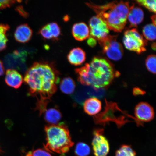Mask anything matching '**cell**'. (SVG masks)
<instances>
[{
	"mask_svg": "<svg viewBox=\"0 0 156 156\" xmlns=\"http://www.w3.org/2000/svg\"><path fill=\"white\" fill-rule=\"evenodd\" d=\"M59 73L52 63L35 62L27 70L24 82L29 87V94L40 99H49L57 91Z\"/></svg>",
	"mask_w": 156,
	"mask_h": 156,
	"instance_id": "1",
	"label": "cell"
},
{
	"mask_svg": "<svg viewBox=\"0 0 156 156\" xmlns=\"http://www.w3.org/2000/svg\"><path fill=\"white\" fill-rule=\"evenodd\" d=\"M75 72L82 84L96 89L108 87L119 75L110 62L99 57L94 58L90 63L76 69Z\"/></svg>",
	"mask_w": 156,
	"mask_h": 156,
	"instance_id": "2",
	"label": "cell"
},
{
	"mask_svg": "<svg viewBox=\"0 0 156 156\" xmlns=\"http://www.w3.org/2000/svg\"><path fill=\"white\" fill-rule=\"evenodd\" d=\"M87 5L106 22L109 29L117 32L123 30L130 7L128 2L114 1L102 5Z\"/></svg>",
	"mask_w": 156,
	"mask_h": 156,
	"instance_id": "3",
	"label": "cell"
},
{
	"mask_svg": "<svg viewBox=\"0 0 156 156\" xmlns=\"http://www.w3.org/2000/svg\"><path fill=\"white\" fill-rule=\"evenodd\" d=\"M46 134L45 147L59 154L67 153L73 146L69 129L65 124H50L44 128Z\"/></svg>",
	"mask_w": 156,
	"mask_h": 156,
	"instance_id": "4",
	"label": "cell"
},
{
	"mask_svg": "<svg viewBox=\"0 0 156 156\" xmlns=\"http://www.w3.org/2000/svg\"><path fill=\"white\" fill-rule=\"evenodd\" d=\"M123 42L128 50L140 54L146 51L147 42L136 28L127 30L124 34Z\"/></svg>",
	"mask_w": 156,
	"mask_h": 156,
	"instance_id": "5",
	"label": "cell"
},
{
	"mask_svg": "<svg viewBox=\"0 0 156 156\" xmlns=\"http://www.w3.org/2000/svg\"><path fill=\"white\" fill-rule=\"evenodd\" d=\"M117 36L108 35L99 44L103 48V52L110 59L118 61L123 55V48L122 44L117 41Z\"/></svg>",
	"mask_w": 156,
	"mask_h": 156,
	"instance_id": "6",
	"label": "cell"
},
{
	"mask_svg": "<svg viewBox=\"0 0 156 156\" xmlns=\"http://www.w3.org/2000/svg\"><path fill=\"white\" fill-rule=\"evenodd\" d=\"M90 36L102 42L108 36L109 29L106 22L98 15L91 17L89 21Z\"/></svg>",
	"mask_w": 156,
	"mask_h": 156,
	"instance_id": "7",
	"label": "cell"
},
{
	"mask_svg": "<svg viewBox=\"0 0 156 156\" xmlns=\"http://www.w3.org/2000/svg\"><path fill=\"white\" fill-rule=\"evenodd\" d=\"M103 133L102 129H96L93 132L92 146L95 156H106L110 151V144Z\"/></svg>",
	"mask_w": 156,
	"mask_h": 156,
	"instance_id": "8",
	"label": "cell"
},
{
	"mask_svg": "<svg viewBox=\"0 0 156 156\" xmlns=\"http://www.w3.org/2000/svg\"><path fill=\"white\" fill-rule=\"evenodd\" d=\"M134 114L140 121L149 122L154 118V112L153 107L149 103L141 102L136 105Z\"/></svg>",
	"mask_w": 156,
	"mask_h": 156,
	"instance_id": "9",
	"label": "cell"
},
{
	"mask_svg": "<svg viewBox=\"0 0 156 156\" xmlns=\"http://www.w3.org/2000/svg\"><path fill=\"white\" fill-rule=\"evenodd\" d=\"M26 52L20 50H15L12 53L5 56L4 59L5 65L9 69H13L20 66L26 61Z\"/></svg>",
	"mask_w": 156,
	"mask_h": 156,
	"instance_id": "10",
	"label": "cell"
},
{
	"mask_svg": "<svg viewBox=\"0 0 156 156\" xmlns=\"http://www.w3.org/2000/svg\"><path fill=\"white\" fill-rule=\"evenodd\" d=\"M33 33L32 29L28 24H21L16 29L14 33L15 38L17 42L25 43L31 40Z\"/></svg>",
	"mask_w": 156,
	"mask_h": 156,
	"instance_id": "11",
	"label": "cell"
},
{
	"mask_svg": "<svg viewBox=\"0 0 156 156\" xmlns=\"http://www.w3.org/2000/svg\"><path fill=\"white\" fill-rule=\"evenodd\" d=\"M23 77L21 74L15 69H8L6 72L5 81L9 87L18 89L23 82Z\"/></svg>",
	"mask_w": 156,
	"mask_h": 156,
	"instance_id": "12",
	"label": "cell"
},
{
	"mask_svg": "<svg viewBox=\"0 0 156 156\" xmlns=\"http://www.w3.org/2000/svg\"><path fill=\"white\" fill-rule=\"evenodd\" d=\"M72 34L75 40L81 41L89 38L90 29L84 23H75L72 28Z\"/></svg>",
	"mask_w": 156,
	"mask_h": 156,
	"instance_id": "13",
	"label": "cell"
},
{
	"mask_svg": "<svg viewBox=\"0 0 156 156\" xmlns=\"http://www.w3.org/2000/svg\"><path fill=\"white\" fill-rule=\"evenodd\" d=\"M144 18V12L141 8L135 7L134 4L130 7L127 17L130 28L137 27L143 21Z\"/></svg>",
	"mask_w": 156,
	"mask_h": 156,
	"instance_id": "14",
	"label": "cell"
},
{
	"mask_svg": "<svg viewBox=\"0 0 156 156\" xmlns=\"http://www.w3.org/2000/svg\"><path fill=\"white\" fill-rule=\"evenodd\" d=\"M101 101L96 97L87 99L83 103L84 112L89 115L93 116L98 113L102 109Z\"/></svg>",
	"mask_w": 156,
	"mask_h": 156,
	"instance_id": "15",
	"label": "cell"
},
{
	"mask_svg": "<svg viewBox=\"0 0 156 156\" xmlns=\"http://www.w3.org/2000/svg\"><path fill=\"white\" fill-rule=\"evenodd\" d=\"M69 63L75 66L81 65L86 59V54L82 49L80 48H73L70 51L67 55Z\"/></svg>",
	"mask_w": 156,
	"mask_h": 156,
	"instance_id": "16",
	"label": "cell"
},
{
	"mask_svg": "<svg viewBox=\"0 0 156 156\" xmlns=\"http://www.w3.org/2000/svg\"><path fill=\"white\" fill-rule=\"evenodd\" d=\"M44 113L45 120L50 124H57L62 118L61 112L55 108L46 110Z\"/></svg>",
	"mask_w": 156,
	"mask_h": 156,
	"instance_id": "17",
	"label": "cell"
},
{
	"mask_svg": "<svg viewBox=\"0 0 156 156\" xmlns=\"http://www.w3.org/2000/svg\"><path fill=\"white\" fill-rule=\"evenodd\" d=\"M60 88L62 92L67 94H72L75 90V82L71 77L64 78L60 82Z\"/></svg>",
	"mask_w": 156,
	"mask_h": 156,
	"instance_id": "18",
	"label": "cell"
},
{
	"mask_svg": "<svg viewBox=\"0 0 156 156\" xmlns=\"http://www.w3.org/2000/svg\"><path fill=\"white\" fill-rule=\"evenodd\" d=\"M10 29L8 25L0 24V51L5 49L8 39L7 33Z\"/></svg>",
	"mask_w": 156,
	"mask_h": 156,
	"instance_id": "19",
	"label": "cell"
},
{
	"mask_svg": "<svg viewBox=\"0 0 156 156\" xmlns=\"http://www.w3.org/2000/svg\"><path fill=\"white\" fill-rule=\"evenodd\" d=\"M143 34L147 40L154 41L156 39V27L153 24L146 25L143 28Z\"/></svg>",
	"mask_w": 156,
	"mask_h": 156,
	"instance_id": "20",
	"label": "cell"
},
{
	"mask_svg": "<svg viewBox=\"0 0 156 156\" xmlns=\"http://www.w3.org/2000/svg\"><path fill=\"white\" fill-rule=\"evenodd\" d=\"M90 153L89 146L83 142H79L76 146L75 153L77 156H88Z\"/></svg>",
	"mask_w": 156,
	"mask_h": 156,
	"instance_id": "21",
	"label": "cell"
},
{
	"mask_svg": "<svg viewBox=\"0 0 156 156\" xmlns=\"http://www.w3.org/2000/svg\"><path fill=\"white\" fill-rule=\"evenodd\" d=\"M115 156H136V153L131 146L123 145L117 150Z\"/></svg>",
	"mask_w": 156,
	"mask_h": 156,
	"instance_id": "22",
	"label": "cell"
},
{
	"mask_svg": "<svg viewBox=\"0 0 156 156\" xmlns=\"http://www.w3.org/2000/svg\"><path fill=\"white\" fill-rule=\"evenodd\" d=\"M47 25L53 37V40H58L61 35V28L59 25L55 22L50 23Z\"/></svg>",
	"mask_w": 156,
	"mask_h": 156,
	"instance_id": "23",
	"label": "cell"
},
{
	"mask_svg": "<svg viewBox=\"0 0 156 156\" xmlns=\"http://www.w3.org/2000/svg\"><path fill=\"white\" fill-rule=\"evenodd\" d=\"M156 56L154 55L148 56L146 60V65L151 73H156Z\"/></svg>",
	"mask_w": 156,
	"mask_h": 156,
	"instance_id": "24",
	"label": "cell"
},
{
	"mask_svg": "<svg viewBox=\"0 0 156 156\" xmlns=\"http://www.w3.org/2000/svg\"><path fill=\"white\" fill-rule=\"evenodd\" d=\"M137 3L140 5L143 6L149 11L154 13H156V1L151 0V1H146V0H141L136 1Z\"/></svg>",
	"mask_w": 156,
	"mask_h": 156,
	"instance_id": "25",
	"label": "cell"
},
{
	"mask_svg": "<svg viewBox=\"0 0 156 156\" xmlns=\"http://www.w3.org/2000/svg\"><path fill=\"white\" fill-rule=\"evenodd\" d=\"M39 33L44 39L53 40V37L47 24L42 27L39 30Z\"/></svg>",
	"mask_w": 156,
	"mask_h": 156,
	"instance_id": "26",
	"label": "cell"
},
{
	"mask_svg": "<svg viewBox=\"0 0 156 156\" xmlns=\"http://www.w3.org/2000/svg\"><path fill=\"white\" fill-rule=\"evenodd\" d=\"M20 1H0V9H2L9 7L11 6L14 5L16 2H18Z\"/></svg>",
	"mask_w": 156,
	"mask_h": 156,
	"instance_id": "27",
	"label": "cell"
},
{
	"mask_svg": "<svg viewBox=\"0 0 156 156\" xmlns=\"http://www.w3.org/2000/svg\"><path fill=\"white\" fill-rule=\"evenodd\" d=\"M32 156H52L48 152L42 149H38L32 151Z\"/></svg>",
	"mask_w": 156,
	"mask_h": 156,
	"instance_id": "28",
	"label": "cell"
},
{
	"mask_svg": "<svg viewBox=\"0 0 156 156\" xmlns=\"http://www.w3.org/2000/svg\"><path fill=\"white\" fill-rule=\"evenodd\" d=\"M87 43L90 46L94 47L97 44V40L93 37L90 36L88 38Z\"/></svg>",
	"mask_w": 156,
	"mask_h": 156,
	"instance_id": "29",
	"label": "cell"
},
{
	"mask_svg": "<svg viewBox=\"0 0 156 156\" xmlns=\"http://www.w3.org/2000/svg\"><path fill=\"white\" fill-rule=\"evenodd\" d=\"M133 94L135 95L143 94H144V91L139 88H135L133 89Z\"/></svg>",
	"mask_w": 156,
	"mask_h": 156,
	"instance_id": "30",
	"label": "cell"
},
{
	"mask_svg": "<svg viewBox=\"0 0 156 156\" xmlns=\"http://www.w3.org/2000/svg\"><path fill=\"white\" fill-rule=\"evenodd\" d=\"M5 73L4 66L3 62L0 60V76L4 75Z\"/></svg>",
	"mask_w": 156,
	"mask_h": 156,
	"instance_id": "31",
	"label": "cell"
},
{
	"mask_svg": "<svg viewBox=\"0 0 156 156\" xmlns=\"http://www.w3.org/2000/svg\"><path fill=\"white\" fill-rule=\"evenodd\" d=\"M151 19L153 22V24L156 26V16L154 15L151 17Z\"/></svg>",
	"mask_w": 156,
	"mask_h": 156,
	"instance_id": "32",
	"label": "cell"
},
{
	"mask_svg": "<svg viewBox=\"0 0 156 156\" xmlns=\"http://www.w3.org/2000/svg\"><path fill=\"white\" fill-rule=\"evenodd\" d=\"M152 48L153 50H155L156 49V44L155 43H154L152 45Z\"/></svg>",
	"mask_w": 156,
	"mask_h": 156,
	"instance_id": "33",
	"label": "cell"
},
{
	"mask_svg": "<svg viewBox=\"0 0 156 156\" xmlns=\"http://www.w3.org/2000/svg\"><path fill=\"white\" fill-rule=\"evenodd\" d=\"M25 156H32V151H29Z\"/></svg>",
	"mask_w": 156,
	"mask_h": 156,
	"instance_id": "34",
	"label": "cell"
},
{
	"mask_svg": "<svg viewBox=\"0 0 156 156\" xmlns=\"http://www.w3.org/2000/svg\"><path fill=\"white\" fill-rule=\"evenodd\" d=\"M2 153H3V151H2V149H1V147H0V154H1Z\"/></svg>",
	"mask_w": 156,
	"mask_h": 156,
	"instance_id": "35",
	"label": "cell"
}]
</instances>
